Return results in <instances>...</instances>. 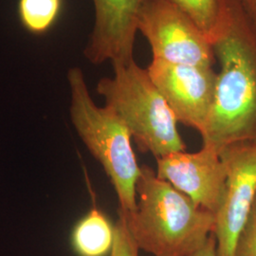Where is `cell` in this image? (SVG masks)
Here are the masks:
<instances>
[{
    "mask_svg": "<svg viewBox=\"0 0 256 256\" xmlns=\"http://www.w3.org/2000/svg\"><path fill=\"white\" fill-rule=\"evenodd\" d=\"M212 44L220 72L203 144L220 153L232 144H256V26L238 0H227Z\"/></svg>",
    "mask_w": 256,
    "mask_h": 256,
    "instance_id": "6da1fadb",
    "label": "cell"
},
{
    "mask_svg": "<svg viewBox=\"0 0 256 256\" xmlns=\"http://www.w3.org/2000/svg\"><path fill=\"white\" fill-rule=\"evenodd\" d=\"M112 66L113 77L101 79L96 90L126 126L140 151L156 158L185 151L178 120L147 70L134 59Z\"/></svg>",
    "mask_w": 256,
    "mask_h": 256,
    "instance_id": "3957f363",
    "label": "cell"
},
{
    "mask_svg": "<svg viewBox=\"0 0 256 256\" xmlns=\"http://www.w3.org/2000/svg\"><path fill=\"white\" fill-rule=\"evenodd\" d=\"M238 2L256 26V0H238Z\"/></svg>",
    "mask_w": 256,
    "mask_h": 256,
    "instance_id": "2e32d148",
    "label": "cell"
},
{
    "mask_svg": "<svg viewBox=\"0 0 256 256\" xmlns=\"http://www.w3.org/2000/svg\"><path fill=\"white\" fill-rule=\"evenodd\" d=\"M62 8L63 0H19V19L28 32L42 36L54 26Z\"/></svg>",
    "mask_w": 256,
    "mask_h": 256,
    "instance_id": "7c38bea8",
    "label": "cell"
},
{
    "mask_svg": "<svg viewBox=\"0 0 256 256\" xmlns=\"http://www.w3.org/2000/svg\"><path fill=\"white\" fill-rule=\"evenodd\" d=\"M234 256H256V200L247 225L239 238Z\"/></svg>",
    "mask_w": 256,
    "mask_h": 256,
    "instance_id": "5bb4252c",
    "label": "cell"
},
{
    "mask_svg": "<svg viewBox=\"0 0 256 256\" xmlns=\"http://www.w3.org/2000/svg\"><path fill=\"white\" fill-rule=\"evenodd\" d=\"M114 232L108 216L93 207L74 226L70 236L72 247L77 256H110Z\"/></svg>",
    "mask_w": 256,
    "mask_h": 256,
    "instance_id": "30bf717a",
    "label": "cell"
},
{
    "mask_svg": "<svg viewBox=\"0 0 256 256\" xmlns=\"http://www.w3.org/2000/svg\"><path fill=\"white\" fill-rule=\"evenodd\" d=\"M70 119L88 151L110 178L119 200V212L128 216L136 208V184L140 174L132 136L119 116L108 106L92 100L79 68L68 70Z\"/></svg>",
    "mask_w": 256,
    "mask_h": 256,
    "instance_id": "277c9868",
    "label": "cell"
},
{
    "mask_svg": "<svg viewBox=\"0 0 256 256\" xmlns=\"http://www.w3.org/2000/svg\"><path fill=\"white\" fill-rule=\"evenodd\" d=\"M114 229V242L110 256H138L140 248L132 238L122 216L119 214Z\"/></svg>",
    "mask_w": 256,
    "mask_h": 256,
    "instance_id": "4fadbf2b",
    "label": "cell"
},
{
    "mask_svg": "<svg viewBox=\"0 0 256 256\" xmlns=\"http://www.w3.org/2000/svg\"><path fill=\"white\" fill-rule=\"evenodd\" d=\"M220 156L227 178L212 236L218 256H234L256 200V144H232L222 149Z\"/></svg>",
    "mask_w": 256,
    "mask_h": 256,
    "instance_id": "8992f818",
    "label": "cell"
},
{
    "mask_svg": "<svg viewBox=\"0 0 256 256\" xmlns=\"http://www.w3.org/2000/svg\"><path fill=\"white\" fill-rule=\"evenodd\" d=\"M142 0H93L95 22L84 55L93 64L133 58L138 12Z\"/></svg>",
    "mask_w": 256,
    "mask_h": 256,
    "instance_id": "9c48e42d",
    "label": "cell"
},
{
    "mask_svg": "<svg viewBox=\"0 0 256 256\" xmlns=\"http://www.w3.org/2000/svg\"><path fill=\"white\" fill-rule=\"evenodd\" d=\"M212 40L224 18L227 0H168Z\"/></svg>",
    "mask_w": 256,
    "mask_h": 256,
    "instance_id": "8fae6325",
    "label": "cell"
},
{
    "mask_svg": "<svg viewBox=\"0 0 256 256\" xmlns=\"http://www.w3.org/2000/svg\"><path fill=\"white\" fill-rule=\"evenodd\" d=\"M137 30L149 42L153 60L212 68L216 64L210 39L168 0H142Z\"/></svg>",
    "mask_w": 256,
    "mask_h": 256,
    "instance_id": "5b68a950",
    "label": "cell"
},
{
    "mask_svg": "<svg viewBox=\"0 0 256 256\" xmlns=\"http://www.w3.org/2000/svg\"><path fill=\"white\" fill-rule=\"evenodd\" d=\"M156 176L172 184L198 206L216 214L227 178L220 153L203 144L194 153L174 152L156 158Z\"/></svg>",
    "mask_w": 256,
    "mask_h": 256,
    "instance_id": "ba28073f",
    "label": "cell"
},
{
    "mask_svg": "<svg viewBox=\"0 0 256 256\" xmlns=\"http://www.w3.org/2000/svg\"><path fill=\"white\" fill-rule=\"evenodd\" d=\"M190 256H218L216 241L214 236L210 234L205 244Z\"/></svg>",
    "mask_w": 256,
    "mask_h": 256,
    "instance_id": "9a60e30c",
    "label": "cell"
},
{
    "mask_svg": "<svg viewBox=\"0 0 256 256\" xmlns=\"http://www.w3.org/2000/svg\"><path fill=\"white\" fill-rule=\"evenodd\" d=\"M178 120L202 134L214 102L218 72L212 66L152 60L146 68Z\"/></svg>",
    "mask_w": 256,
    "mask_h": 256,
    "instance_id": "52a82bcc",
    "label": "cell"
},
{
    "mask_svg": "<svg viewBox=\"0 0 256 256\" xmlns=\"http://www.w3.org/2000/svg\"><path fill=\"white\" fill-rule=\"evenodd\" d=\"M138 248L150 256H190L214 228V214L198 206L148 165L140 167L136 208L124 216Z\"/></svg>",
    "mask_w": 256,
    "mask_h": 256,
    "instance_id": "7a4b0ae2",
    "label": "cell"
}]
</instances>
